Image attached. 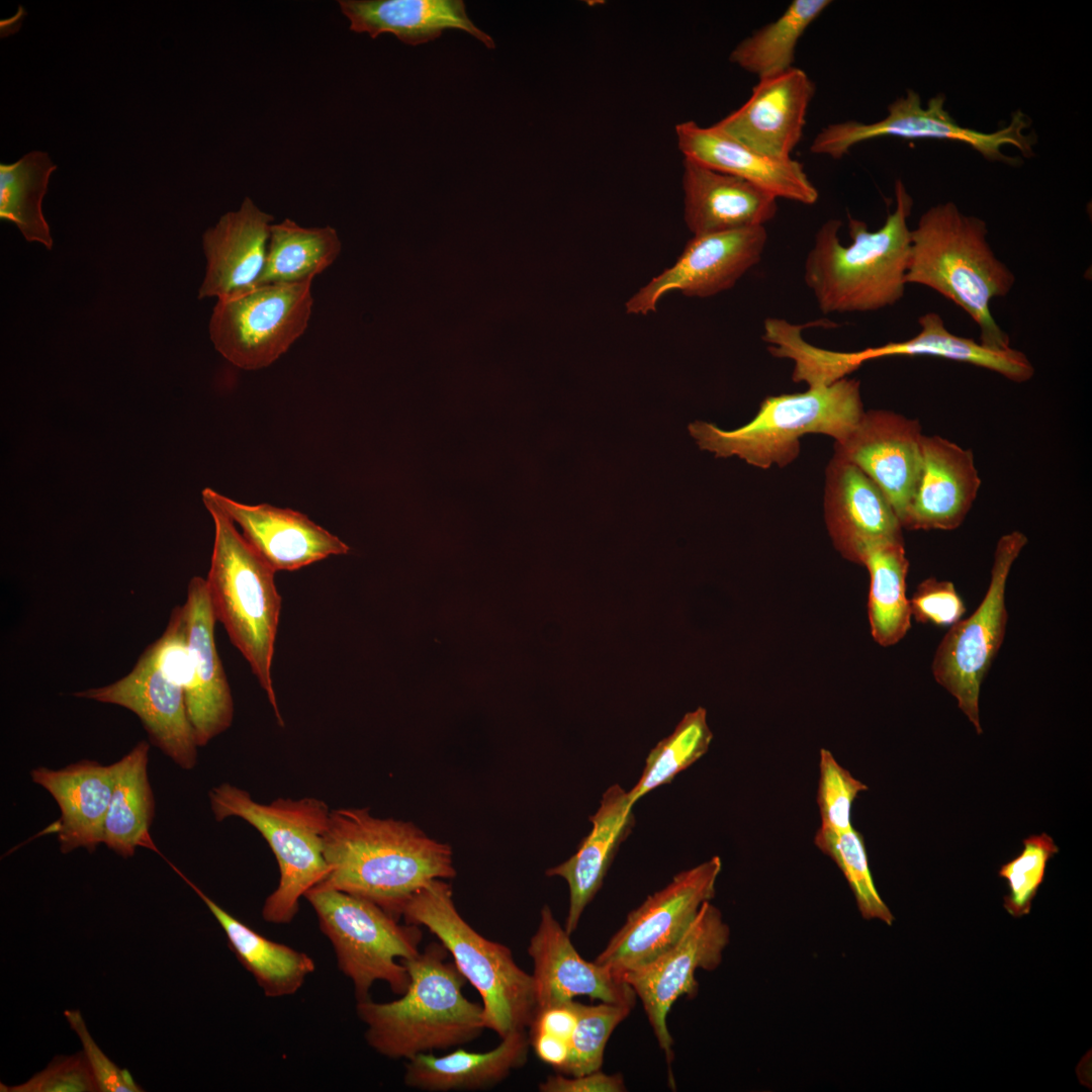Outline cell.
Returning <instances> with one entry per match:
<instances>
[{"instance_id":"cell-23","label":"cell","mask_w":1092,"mask_h":1092,"mask_svg":"<svg viewBox=\"0 0 1092 1092\" xmlns=\"http://www.w3.org/2000/svg\"><path fill=\"white\" fill-rule=\"evenodd\" d=\"M918 481L901 525L909 530H953L980 488L973 452L937 435L922 437Z\"/></svg>"},{"instance_id":"cell-35","label":"cell","mask_w":1092,"mask_h":1092,"mask_svg":"<svg viewBox=\"0 0 1092 1092\" xmlns=\"http://www.w3.org/2000/svg\"><path fill=\"white\" fill-rule=\"evenodd\" d=\"M340 251L337 231L329 225L302 228L290 218L272 223L258 287L312 282L333 264Z\"/></svg>"},{"instance_id":"cell-41","label":"cell","mask_w":1092,"mask_h":1092,"mask_svg":"<svg viewBox=\"0 0 1092 1092\" xmlns=\"http://www.w3.org/2000/svg\"><path fill=\"white\" fill-rule=\"evenodd\" d=\"M1058 851L1059 847L1046 833L1030 835L1023 840L1021 852L999 869V877L1005 879L1009 887L1004 908L1011 916L1020 917L1030 912L1048 861Z\"/></svg>"},{"instance_id":"cell-33","label":"cell","mask_w":1092,"mask_h":1092,"mask_svg":"<svg viewBox=\"0 0 1092 1092\" xmlns=\"http://www.w3.org/2000/svg\"><path fill=\"white\" fill-rule=\"evenodd\" d=\"M149 752L150 743L142 740L112 763L114 780L102 843L123 858L133 856L138 847L162 855L150 832L155 798L148 776Z\"/></svg>"},{"instance_id":"cell-10","label":"cell","mask_w":1092,"mask_h":1092,"mask_svg":"<svg viewBox=\"0 0 1092 1092\" xmlns=\"http://www.w3.org/2000/svg\"><path fill=\"white\" fill-rule=\"evenodd\" d=\"M1026 543V536L1019 531L1005 534L998 540L984 599L970 617L949 627L932 660L935 680L956 698L959 708L979 734L983 732L979 716L981 686L1006 632L1007 579Z\"/></svg>"},{"instance_id":"cell-47","label":"cell","mask_w":1092,"mask_h":1092,"mask_svg":"<svg viewBox=\"0 0 1092 1092\" xmlns=\"http://www.w3.org/2000/svg\"><path fill=\"white\" fill-rule=\"evenodd\" d=\"M577 1021L575 1001L554 1005L538 1011L530 1032H544L570 1041Z\"/></svg>"},{"instance_id":"cell-25","label":"cell","mask_w":1092,"mask_h":1092,"mask_svg":"<svg viewBox=\"0 0 1092 1092\" xmlns=\"http://www.w3.org/2000/svg\"><path fill=\"white\" fill-rule=\"evenodd\" d=\"M678 150L684 159L739 177L783 198L806 205L819 197L803 165L793 158L775 159L755 152L718 130L695 121L675 125Z\"/></svg>"},{"instance_id":"cell-46","label":"cell","mask_w":1092,"mask_h":1092,"mask_svg":"<svg viewBox=\"0 0 1092 1092\" xmlns=\"http://www.w3.org/2000/svg\"><path fill=\"white\" fill-rule=\"evenodd\" d=\"M542 1092H624L626 1085L622 1074H606L601 1070L580 1076L559 1073L540 1083Z\"/></svg>"},{"instance_id":"cell-13","label":"cell","mask_w":1092,"mask_h":1092,"mask_svg":"<svg viewBox=\"0 0 1092 1092\" xmlns=\"http://www.w3.org/2000/svg\"><path fill=\"white\" fill-rule=\"evenodd\" d=\"M722 869L719 856L680 872L632 910L595 962L621 977L675 944L700 908L715 896Z\"/></svg>"},{"instance_id":"cell-24","label":"cell","mask_w":1092,"mask_h":1092,"mask_svg":"<svg viewBox=\"0 0 1092 1092\" xmlns=\"http://www.w3.org/2000/svg\"><path fill=\"white\" fill-rule=\"evenodd\" d=\"M274 217L246 197L202 239L206 270L198 297L234 298L258 287Z\"/></svg>"},{"instance_id":"cell-3","label":"cell","mask_w":1092,"mask_h":1092,"mask_svg":"<svg viewBox=\"0 0 1092 1092\" xmlns=\"http://www.w3.org/2000/svg\"><path fill=\"white\" fill-rule=\"evenodd\" d=\"M447 957L440 942H432L416 957L400 961L410 975L401 998L386 1003L357 1001L365 1039L375 1052L408 1060L465 1044L485 1029L482 1006L464 996L466 979Z\"/></svg>"},{"instance_id":"cell-4","label":"cell","mask_w":1092,"mask_h":1092,"mask_svg":"<svg viewBox=\"0 0 1092 1092\" xmlns=\"http://www.w3.org/2000/svg\"><path fill=\"white\" fill-rule=\"evenodd\" d=\"M987 233L984 220L964 214L953 202L930 207L911 230L906 282L931 288L962 307L979 326L981 344L1007 349L1009 337L990 304L1010 292L1015 276L994 254Z\"/></svg>"},{"instance_id":"cell-14","label":"cell","mask_w":1092,"mask_h":1092,"mask_svg":"<svg viewBox=\"0 0 1092 1092\" xmlns=\"http://www.w3.org/2000/svg\"><path fill=\"white\" fill-rule=\"evenodd\" d=\"M729 942L728 924L721 911L708 901L675 944L622 976L640 999L668 1065L673 1060V1039L667 1027V1015L679 997L697 995L696 971L716 970Z\"/></svg>"},{"instance_id":"cell-29","label":"cell","mask_w":1092,"mask_h":1092,"mask_svg":"<svg viewBox=\"0 0 1092 1092\" xmlns=\"http://www.w3.org/2000/svg\"><path fill=\"white\" fill-rule=\"evenodd\" d=\"M338 3L350 20V29L367 32L372 38L390 32L402 42L417 46L438 38L446 29H459L488 49L495 47L493 38L468 17L462 0H340Z\"/></svg>"},{"instance_id":"cell-36","label":"cell","mask_w":1092,"mask_h":1092,"mask_svg":"<svg viewBox=\"0 0 1092 1092\" xmlns=\"http://www.w3.org/2000/svg\"><path fill=\"white\" fill-rule=\"evenodd\" d=\"M830 4V0L792 1L780 17L739 41L729 61L758 79L795 67L800 38Z\"/></svg>"},{"instance_id":"cell-38","label":"cell","mask_w":1092,"mask_h":1092,"mask_svg":"<svg viewBox=\"0 0 1092 1092\" xmlns=\"http://www.w3.org/2000/svg\"><path fill=\"white\" fill-rule=\"evenodd\" d=\"M712 739L706 709L699 707L687 713L673 732L650 750L640 779L628 792L632 804L661 785L670 783L677 774L700 759L709 749Z\"/></svg>"},{"instance_id":"cell-30","label":"cell","mask_w":1092,"mask_h":1092,"mask_svg":"<svg viewBox=\"0 0 1092 1092\" xmlns=\"http://www.w3.org/2000/svg\"><path fill=\"white\" fill-rule=\"evenodd\" d=\"M918 324L920 332L909 340L856 352H838L840 369L849 374L863 362L877 358L932 356L983 367L1014 382H1025L1033 376L1034 368L1031 362L1018 350L1011 347L995 349L973 339L954 335L946 329L941 316L935 312L921 315Z\"/></svg>"},{"instance_id":"cell-7","label":"cell","mask_w":1092,"mask_h":1092,"mask_svg":"<svg viewBox=\"0 0 1092 1092\" xmlns=\"http://www.w3.org/2000/svg\"><path fill=\"white\" fill-rule=\"evenodd\" d=\"M401 916L405 923L428 928L451 953L481 997L485 1028L502 1038L530 1027L536 1012L532 975L517 965L508 946L485 938L465 921L449 884L428 883L407 900Z\"/></svg>"},{"instance_id":"cell-31","label":"cell","mask_w":1092,"mask_h":1092,"mask_svg":"<svg viewBox=\"0 0 1092 1092\" xmlns=\"http://www.w3.org/2000/svg\"><path fill=\"white\" fill-rule=\"evenodd\" d=\"M529 1045L525 1031H515L484 1053L457 1049L443 1057L420 1054L407 1060L403 1081L411 1088L434 1092L491 1088L526 1064Z\"/></svg>"},{"instance_id":"cell-19","label":"cell","mask_w":1092,"mask_h":1092,"mask_svg":"<svg viewBox=\"0 0 1092 1092\" xmlns=\"http://www.w3.org/2000/svg\"><path fill=\"white\" fill-rule=\"evenodd\" d=\"M814 94L812 79L804 70L793 67L758 79L749 98L713 125L764 156L789 159L803 136Z\"/></svg>"},{"instance_id":"cell-27","label":"cell","mask_w":1092,"mask_h":1092,"mask_svg":"<svg viewBox=\"0 0 1092 1092\" xmlns=\"http://www.w3.org/2000/svg\"><path fill=\"white\" fill-rule=\"evenodd\" d=\"M684 218L693 236L765 226L778 199L730 174L684 159Z\"/></svg>"},{"instance_id":"cell-28","label":"cell","mask_w":1092,"mask_h":1092,"mask_svg":"<svg viewBox=\"0 0 1092 1092\" xmlns=\"http://www.w3.org/2000/svg\"><path fill=\"white\" fill-rule=\"evenodd\" d=\"M632 802L619 785L603 795L598 811L589 818L593 827L576 852L567 860L546 871L548 877H560L569 888V908L564 928L571 935L580 917L603 885L619 843L633 821Z\"/></svg>"},{"instance_id":"cell-17","label":"cell","mask_w":1092,"mask_h":1092,"mask_svg":"<svg viewBox=\"0 0 1092 1092\" xmlns=\"http://www.w3.org/2000/svg\"><path fill=\"white\" fill-rule=\"evenodd\" d=\"M923 434L919 422L890 411L863 413L834 455L858 467L885 494L902 522L919 478Z\"/></svg>"},{"instance_id":"cell-6","label":"cell","mask_w":1092,"mask_h":1092,"mask_svg":"<svg viewBox=\"0 0 1092 1092\" xmlns=\"http://www.w3.org/2000/svg\"><path fill=\"white\" fill-rule=\"evenodd\" d=\"M863 413L859 381L844 377L804 392L767 396L756 416L736 430L696 421L689 432L701 449L717 457L735 455L766 469L794 461L800 452L799 440L806 434H824L835 443L845 441Z\"/></svg>"},{"instance_id":"cell-20","label":"cell","mask_w":1092,"mask_h":1092,"mask_svg":"<svg viewBox=\"0 0 1092 1092\" xmlns=\"http://www.w3.org/2000/svg\"><path fill=\"white\" fill-rule=\"evenodd\" d=\"M202 497L218 506L242 530L256 554L275 572L293 571L352 548L306 515L268 504L245 505L211 488Z\"/></svg>"},{"instance_id":"cell-34","label":"cell","mask_w":1092,"mask_h":1092,"mask_svg":"<svg viewBox=\"0 0 1092 1092\" xmlns=\"http://www.w3.org/2000/svg\"><path fill=\"white\" fill-rule=\"evenodd\" d=\"M860 564L870 574L868 616L872 636L881 646L895 645L909 631L912 617L906 596L909 561L904 541L870 547Z\"/></svg>"},{"instance_id":"cell-40","label":"cell","mask_w":1092,"mask_h":1092,"mask_svg":"<svg viewBox=\"0 0 1092 1092\" xmlns=\"http://www.w3.org/2000/svg\"><path fill=\"white\" fill-rule=\"evenodd\" d=\"M577 1021L569 1041V1055L556 1073L580 1076L601 1070L605 1049L616 1027L632 1008L601 1002L586 1005L575 1001Z\"/></svg>"},{"instance_id":"cell-8","label":"cell","mask_w":1092,"mask_h":1092,"mask_svg":"<svg viewBox=\"0 0 1092 1092\" xmlns=\"http://www.w3.org/2000/svg\"><path fill=\"white\" fill-rule=\"evenodd\" d=\"M208 797L216 821L229 817L243 819L269 844L278 863L279 883L266 898L262 917L274 924L291 922L298 912L300 898L329 874L324 854L329 806L311 797L278 798L262 804L247 791L228 783L213 787Z\"/></svg>"},{"instance_id":"cell-32","label":"cell","mask_w":1092,"mask_h":1092,"mask_svg":"<svg viewBox=\"0 0 1092 1092\" xmlns=\"http://www.w3.org/2000/svg\"><path fill=\"white\" fill-rule=\"evenodd\" d=\"M170 867L203 901L225 933L231 950L254 977L267 997L296 993L314 972V961L305 952L261 935L204 894L173 863Z\"/></svg>"},{"instance_id":"cell-16","label":"cell","mask_w":1092,"mask_h":1092,"mask_svg":"<svg viewBox=\"0 0 1092 1092\" xmlns=\"http://www.w3.org/2000/svg\"><path fill=\"white\" fill-rule=\"evenodd\" d=\"M74 696L129 710L140 719L151 744L185 770L196 765L199 746L184 690L160 668L150 646L124 676Z\"/></svg>"},{"instance_id":"cell-1","label":"cell","mask_w":1092,"mask_h":1092,"mask_svg":"<svg viewBox=\"0 0 1092 1092\" xmlns=\"http://www.w3.org/2000/svg\"><path fill=\"white\" fill-rule=\"evenodd\" d=\"M324 854L330 870L322 885L371 901L396 919L421 888L456 875L448 844L365 808L331 811Z\"/></svg>"},{"instance_id":"cell-22","label":"cell","mask_w":1092,"mask_h":1092,"mask_svg":"<svg viewBox=\"0 0 1092 1092\" xmlns=\"http://www.w3.org/2000/svg\"><path fill=\"white\" fill-rule=\"evenodd\" d=\"M184 605L190 661L184 693L197 744L203 747L231 727L234 701L215 644L216 620L203 577L190 579Z\"/></svg>"},{"instance_id":"cell-9","label":"cell","mask_w":1092,"mask_h":1092,"mask_svg":"<svg viewBox=\"0 0 1092 1092\" xmlns=\"http://www.w3.org/2000/svg\"><path fill=\"white\" fill-rule=\"evenodd\" d=\"M304 897L333 945L338 968L353 983L357 1001L370 998L376 981L397 995L406 991L410 975L400 961L420 952V926L399 924L375 903L322 884Z\"/></svg>"},{"instance_id":"cell-37","label":"cell","mask_w":1092,"mask_h":1092,"mask_svg":"<svg viewBox=\"0 0 1092 1092\" xmlns=\"http://www.w3.org/2000/svg\"><path fill=\"white\" fill-rule=\"evenodd\" d=\"M56 168L49 155L40 151H32L13 164L0 165V217L15 223L26 241L49 250L53 239L41 202Z\"/></svg>"},{"instance_id":"cell-5","label":"cell","mask_w":1092,"mask_h":1092,"mask_svg":"<svg viewBox=\"0 0 1092 1092\" xmlns=\"http://www.w3.org/2000/svg\"><path fill=\"white\" fill-rule=\"evenodd\" d=\"M202 500L214 524L205 579L213 616L249 663L279 725L284 726L271 669L282 602L274 580L276 572L249 546L218 506Z\"/></svg>"},{"instance_id":"cell-18","label":"cell","mask_w":1092,"mask_h":1092,"mask_svg":"<svg viewBox=\"0 0 1092 1092\" xmlns=\"http://www.w3.org/2000/svg\"><path fill=\"white\" fill-rule=\"evenodd\" d=\"M528 953L533 962L531 975L535 990V1014L582 995L632 1009L636 1004L637 996L623 978L595 961L584 960L578 953L570 934L555 919L547 905L541 909L538 928L530 939Z\"/></svg>"},{"instance_id":"cell-15","label":"cell","mask_w":1092,"mask_h":1092,"mask_svg":"<svg viewBox=\"0 0 1092 1092\" xmlns=\"http://www.w3.org/2000/svg\"><path fill=\"white\" fill-rule=\"evenodd\" d=\"M766 242L765 226L693 236L673 265L634 293L625 310L647 315L674 291L706 298L729 290L761 260Z\"/></svg>"},{"instance_id":"cell-39","label":"cell","mask_w":1092,"mask_h":1092,"mask_svg":"<svg viewBox=\"0 0 1092 1092\" xmlns=\"http://www.w3.org/2000/svg\"><path fill=\"white\" fill-rule=\"evenodd\" d=\"M814 843L824 854L832 858L843 874L861 916L868 920L879 919L892 925L895 918L875 886L861 834L853 827L844 831L820 827L816 832Z\"/></svg>"},{"instance_id":"cell-43","label":"cell","mask_w":1092,"mask_h":1092,"mask_svg":"<svg viewBox=\"0 0 1092 1092\" xmlns=\"http://www.w3.org/2000/svg\"><path fill=\"white\" fill-rule=\"evenodd\" d=\"M5 1092H96L99 1091L87 1059L82 1052L57 1056L41 1072L16 1086L1 1083Z\"/></svg>"},{"instance_id":"cell-12","label":"cell","mask_w":1092,"mask_h":1092,"mask_svg":"<svg viewBox=\"0 0 1092 1092\" xmlns=\"http://www.w3.org/2000/svg\"><path fill=\"white\" fill-rule=\"evenodd\" d=\"M944 96L937 94L923 107L919 94L908 90L905 96L888 106V114L881 120L872 123L847 120L827 124L814 138L810 152L840 159L859 143L882 136H897L961 142L988 160L1011 165H1016L1017 160L1001 152L1004 146L1016 147L1025 157L1032 155L1036 138L1033 133H1024L1029 119L1020 110L1013 113L1007 126L986 133L958 124L944 109Z\"/></svg>"},{"instance_id":"cell-2","label":"cell","mask_w":1092,"mask_h":1092,"mask_svg":"<svg viewBox=\"0 0 1092 1092\" xmlns=\"http://www.w3.org/2000/svg\"><path fill=\"white\" fill-rule=\"evenodd\" d=\"M895 198L894 211L877 231L848 216V246L840 242L839 219H828L817 231L805 260L804 281L823 313L875 311L903 297L913 200L901 180L895 183Z\"/></svg>"},{"instance_id":"cell-21","label":"cell","mask_w":1092,"mask_h":1092,"mask_svg":"<svg viewBox=\"0 0 1092 1092\" xmlns=\"http://www.w3.org/2000/svg\"><path fill=\"white\" fill-rule=\"evenodd\" d=\"M824 516L836 550L858 564L870 547L903 541V527L882 490L858 467L836 455L826 469Z\"/></svg>"},{"instance_id":"cell-48","label":"cell","mask_w":1092,"mask_h":1092,"mask_svg":"<svg viewBox=\"0 0 1092 1092\" xmlns=\"http://www.w3.org/2000/svg\"><path fill=\"white\" fill-rule=\"evenodd\" d=\"M529 1039L536 1056L545 1064L550 1065L555 1072L567 1061L568 1041L544 1032H530Z\"/></svg>"},{"instance_id":"cell-44","label":"cell","mask_w":1092,"mask_h":1092,"mask_svg":"<svg viewBox=\"0 0 1092 1092\" xmlns=\"http://www.w3.org/2000/svg\"><path fill=\"white\" fill-rule=\"evenodd\" d=\"M911 616L921 624L950 627L966 613L953 583L929 577L921 581L909 599Z\"/></svg>"},{"instance_id":"cell-26","label":"cell","mask_w":1092,"mask_h":1092,"mask_svg":"<svg viewBox=\"0 0 1092 1092\" xmlns=\"http://www.w3.org/2000/svg\"><path fill=\"white\" fill-rule=\"evenodd\" d=\"M30 777L60 808V818L48 831L57 834L61 852L80 847L94 852L102 843L114 780L112 763L82 759L59 769L38 766Z\"/></svg>"},{"instance_id":"cell-42","label":"cell","mask_w":1092,"mask_h":1092,"mask_svg":"<svg viewBox=\"0 0 1092 1092\" xmlns=\"http://www.w3.org/2000/svg\"><path fill=\"white\" fill-rule=\"evenodd\" d=\"M867 790L868 786L841 766L828 749L820 750L817 792L820 827L834 831L850 829L853 802Z\"/></svg>"},{"instance_id":"cell-45","label":"cell","mask_w":1092,"mask_h":1092,"mask_svg":"<svg viewBox=\"0 0 1092 1092\" xmlns=\"http://www.w3.org/2000/svg\"><path fill=\"white\" fill-rule=\"evenodd\" d=\"M64 1015L79 1036L83 1053L101 1092H141L130 1073L117 1067L92 1038L79 1010H66Z\"/></svg>"},{"instance_id":"cell-11","label":"cell","mask_w":1092,"mask_h":1092,"mask_svg":"<svg viewBox=\"0 0 1092 1092\" xmlns=\"http://www.w3.org/2000/svg\"><path fill=\"white\" fill-rule=\"evenodd\" d=\"M311 283L265 285L218 299L209 322L214 348L244 370L271 365L308 326L313 305Z\"/></svg>"}]
</instances>
